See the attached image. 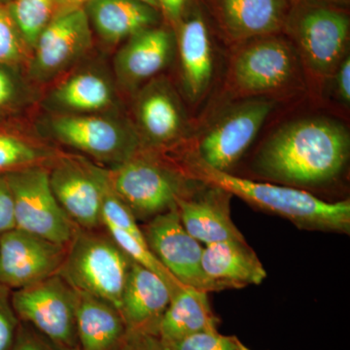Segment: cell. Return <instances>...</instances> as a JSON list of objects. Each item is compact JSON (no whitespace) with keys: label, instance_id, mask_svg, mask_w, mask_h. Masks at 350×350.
Returning a JSON list of instances; mask_svg holds the SVG:
<instances>
[{"label":"cell","instance_id":"1","mask_svg":"<svg viewBox=\"0 0 350 350\" xmlns=\"http://www.w3.org/2000/svg\"><path fill=\"white\" fill-rule=\"evenodd\" d=\"M350 133L337 119L303 117L278 126L262 142L253 161L258 176L291 187L331 183L347 167Z\"/></svg>","mask_w":350,"mask_h":350},{"label":"cell","instance_id":"2","mask_svg":"<svg viewBox=\"0 0 350 350\" xmlns=\"http://www.w3.org/2000/svg\"><path fill=\"white\" fill-rule=\"evenodd\" d=\"M165 155L187 178L223 189L260 211L287 219L299 229L349 234V200L326 202L303 189L219 172L182 149Z\"/></svg>","mask_w":350,"mask_h":350},{"label":"cell","instance_id":"3","mask_svg":"<svg viewBox=\"0 0 350 350\" xmlns=\"http://www.w3.org/2000/svg\"><path fill=\"white\" fill-rule=\"evenodd\" d=\"M225 89L232 100L293 98L308 92L305 71L283 33L250 39L231 48Z\"/></svg>","mask_w":350,"mask_h":350},{"label":"cell","instance_id":"4","mask_svg":"<svg viewBox=\"0 0 350 350\" xmlns=\"http://www.w3.org/2000/svg\"><path fill=\"white\" fill-rule=\"evenodd\" d=\"M283 34L300 57L308 91L319 94L349 53V8L294 0Z\"/></svg>","mask_w":350,"mask_h":350},{"label":"cell","instance_id":"5","mask_svg":"<svg viewBox=\"0 0 350 350\" xmlns=\"http://www.w3.org/2000/svg\"><path fill=\"white\" fill-rule=\"evenodd\" d=\"M34 125L59 148L103 167H116L142 148L130 117L124 111L59 114L39 109Z\"/></svg>","mask_w":350,"mask_h":350},{"label":"cell","instance_id":"6","mask_svg":"<svg viewBox=\"0 0 350 350\" xmlns=\"http://www.w3.org/2000/svg\"><path fill=\"white\" fill-rule=\"evenodd\" d=\"M108 172L113 190L137 221L145 222L174 208L198 183L165 154L144 148Z\"/></svg>","mask_w":350,"mask_h":350},{"label":"cell","instance_id":"7","mask_svg":"<svg viewBox=\"0 0 350 350\" xmlns=\"http://www.w3.org/2000/svg\"><path fill=\"white\" fill-rule=\"evenodd\" d=\"M131 262L103 228H78L59 273L76 291L109 301L120 312Z\"/></svg>","mask_w":350,"mask_h":350},{"label":"cell","instance_id":"8","mask_svg":"<svg viewBox=\"0 0 350 350\" xmlns=\"http://www.w3.org/2000/svg\"><path fill=\"white\" fill-rule=\"evenodd\" d=\"M200 133L193 147L182 149L219 172H231L275 109L268 98L236 100Z\"/></svg>","mask_w":350,"mask_h":350},{"label":"cell","instance_id":"9","mask_svg":"<svg viewBox=\"0 0 350 350\" xmlns=\"http://www.w3.org/2000/svg\"><path fill=\"white\" fill-rule=\"evenodd\" d=\"M94 43L84 8L57 14L32 47L25 75L42 92L91 57Z\"/></svg>","mask_w":350,"mask_h":350},{"label":"cell","instance_id":"10","mask_svg":"<svg viewBox=\"0 0 350 350\" xmlns=\"http://www.w3.org/2000/svg\"><path fill=\"white\" fill-rule=\"evenodd\" d=\"M129 117L142 148L167 153L187 138L190 124L183 101L172 82L162 75L133 94Z\"/></svg>","mask_w":350,"mask_h":350},{"label":"cell","instance_id":"11","mask_svg":"<svg viewBox=\"0 0 350 350\" xmlns=\"http://www.w3.org/2000/svg\"><path fill=\"white\" fill-rule=\"evenodd\" d=\"M5 175L12 190L16 228L68 245L79 227L55 197L48 167H32Z\"/></svg>","mask_w":350,"mask_h":350},{"label":"cell","instance_id":"12","mask_svg":"<svg viewBox=\"0 0 350 350\" xmlns=\"http://www.w3.org/2000/svg\"><path fill=\"white\" fill-rule=\"evenodd\" d=\"M78 292L59 275L14 290L11 301L20 321L64 345L79 349L76 329Z\"/></svg>","mask_w":350,"mask_h":350},{"label":"cell","instance_id":"13","mask_svg":"<svg viewBox=\"0 0 350 350\" xmlns=\"http://www.w3.org/2000/svg\"><path fill=\"white\" fill-rule=\"evenodd\" d=\"M48 172L53 193L69 219L81 229H101L107 167L64 150L48 167Z\"/></svg>","mask_w":350,"mask_h":350},{"label":"cell","instance_id":"14","mask_svg":"<svg viewBox=\"0 0 350 350\" xmlns=\"http://www.w3.org/2000/svg\"><path fill=\"white\" fill-rule=\"evenodd\" d=\"M40 110L59 114L124 111L112 70L92 57L42 91Z\"/></svg>","mask_w":350,"mask_h":350},{"label":"cell","instance_id":"15","mask_svg":"<svg viewBox=\"0 0 350 350\" xmlns=\"http://www.w3.org/2000/svg\"><path fill=\"white\" fill-rule=\"evenodd\" d=\"M214 33L234 47L250 39L282 33L294 0H198Z\"/></svg>","mask_w":350,"mask_h":350},{"label":"cell","instance_id":"16","mask_svg":"<svg viewBox=\"0 0 350 350\" xmlns=\"http://www.w3.org/2000/svg\"><path fill=\"white\" fill-rule=\"evenodd\" d=\"M142 229L149 250L179 282L206 293L218 291L202 271L204 247L186 231L176 206Z\"/></svg>","mask_w":350,"mask_h":350},{"label":"cell","instance_id":"17","mask_svg":"<svg viewBox=\"0 0 350 350\" xmlns=\"http://www.w3.org/2000/svg\"><path fill=\"white\" fill-rule=\"evenodd\" d=\"M68 245L15 229L0 236V284L21 289L61 271Z\"/></svg>","mask_w":350,"mask_h":350},{"label":"cell","instance_id":"18","mask_svg":"<svg viewBox=\"0 0 350 350\" xmlns=\"http://www.w3.org/2000/svg\"><path fill=\"white\" fill-rule=\"evenodd\" d=\"M175 36L172 27L161 24L131 36L113 57L112 73L122 96L133 94L158 77L172 63Z\"/></svg>","mask_w":350,"mask_h":350},{"label":"cell","instance_id":"19","mask_svg":"<svg viewBox=\"0 0 350 350\" xmlns=\"http://www.w3.org/2000/svg\"><path fill=\"white\" fill-rule=\"evenodd\" d=\"M172 31L184 96L189 103H200L213 82L215 55L214 31L198 0Z\"/></svg>","mask_w":350,"mask_h":350},{"label":"cell","instance_id":"20","mask_svg":"<svg viewBox=\"0 0 350 350\" xmlns=\"http://www.w3.org/2000/svg\"><path fill=\"white\" fill-rule=\"evenodd\" d=\"M197 182L196 187L176 202L186 231L206 245L225 241H245L232 222V196L216 186Z\"/></svg>","mask_w":350,"mask_h":350},{"label":"cell","instance_id":"21","mask_svg":"<svg viewBox=\"0 0 350 350\" xmlns=\"http://www.w3.org/2000/svg\"><path fill=\"white\" fill-rule=\"evenodd\" d=\"M84 10L94 38L108 47H119L163 21L159 9L147 0H92Z\"/></svg>","mask_w":350,"mask_h":350},{"label":"cell","instance_id":"22","mask_svg":"<svg viewBox=\"0 0 350 350\" xmlns=\"http://www.w3.org/2000/svg\"><path fill=\"white\" fill-rule=\"evenodd\" d=\"M170 299L169 285L160 276L135 261L131 262L120 306L128 330L158 335L159 324Z\"/></svg>","mask_w":350,"mask_h":350},{"label":"cell","instance_id":"23","mask_svg":"<svg viewBox=\"0 0 350 350\" xmlns=\"http://www.w3.org/2000/svg\"><path fill=\"white\" fill-rule=\"evenodd\" d=\"M202 267L218 291L259 285L267 278L266 269L246 241L207 244L202 250Z\"/></svg>","mask_w":350,"mask_h":350},{"label":"cell","instance_id":"24","mask_svg":"<svg viewBox=\"0 0 350 350\" xmlns=\"http://www.w3.org/2000/svg\"><path fill=\"white\" fill-rule=\"evenodd\" d=\"M34 118L0 122V174L49 167L64 151L39 133Z\"/></svg>","mask_w":350,"mask_h":350},{"label":"cell","instance_id":"25","mask_svg":"<svg viewBox=\"0 0 350 350\" xmlns=\"http://www.w3.org/2000/svg\"><path fill=\"white\" fill-rule=\"evenodd\" d=\"M76 329L80 350H114L128 331L116 306L81 292H78Z\"/></svg>","mask_w":350,"mask_h":350},{"label":"cell","instance_id":"26","mask_svg":"<svg viewBox=\"0 0 350 350\" xmlns=\"http://www.w3.org/2000/svg\"><path fill=\"white\" fill-rule=\"evenodd\" d=\"M207 294L184 286L172 295L159 324V337L170 344L200 332L217 330L220 319L214 313Z\"/></svg>","mask_w":350,"mask_h":350},{"label":"cell","instance_id":"27","mask_svg":"<svg viewBox=\"0 0 350 350\" xmlns=\"http://www.w3.org/2000/svg\"><path fill=\"white\" fill-rule=\"evenodd\" d=\"M41 94L25 71L0 64V122L34 118L40 109Z\"/></svg>","mask_w":350,"mask_h":350},{"label":"cell","instance_id":"28","mask_svg":"<svg viewBox=\"0 0 350 350\" xmlns=\"http://www.w3.org/2000/svg\"><path fill=\"white\" fill-rule=\"evenodd\" d=\"M8 8L32 50L41 32L55 17V0H13Z\"/></svg>","mask_w":350,"mask_h":350},{"label":"cell","instance_id":"29","mask_svg":"<svg viewBox=\"0 0 350 350\" xmlns=\"http://www.w3.org/2000/svg\"><path fill=\"white\" fill-rule=\"evenodd\" d=\"M31 49L25 42L8 5L0 3V64L25 71Z\"/></svg>","mask_w":350,"mask_h":350},{"label":"cell","instance_id":"30","mask_svg":"<svg viewBox=\"0 0 350 350\" xmlns=\"http://www.w3.org/2000/svg\"><path fill=\"white\" fill-rule=\"evenodd\" d=\"M101 223H103V227L112 226V227L118 228L129 232L138 241L146 243L144 232L138 225L137 219L131 213L129 207L124 204L123 200L120 199L118 195L113 190L109 176L103 189Z\"/></svg>","mask_w":350,"mask_h":350},{"label":"cell","instance_id":"31","mask_svg":"<svg viewBox=\"0 0 350 350\" xmlns=\"http://www.w3.org/2000/svg\"><path fill=\"white\" fill-rule=\"evenodd\" d=\"M172 350H251L237 336L216 331L200 332L170 342Z\"/></svg>","mask_w":350,"mask_h":350},{"label":"cell","instance_id":"32","mask_svg":"<svg viewBox=\"0 0 350 350\" xmlns=\"http://www.w3.org/2000/svg\"><path fill=\"white\" fill-rule=\"evenodd\" d=\"M12 291L0 284V350H11L17 336L20 320L11 301Z\"/></svg>","mask_w":350,"mask_h":350},{"label":"cell","instance_id":"33","mask_svg":"<svg viewBox=\"0 0 350 350\" xmlns=\"http://www.w3.org/2000/svg\"><path fill=\"white\" fill-rule=\"evenodd\" d=\"M11 350H80L59 344L46 337L25 322L20 321L17 336Z\"/></svg>","mask_w":350,"mask_h":350},{"label":"cell","instance_id":"34","mask_svg":"<svg viewBox=\"0 0 350 350\" xmlns=\"http://www.w3.org/2000/svg\"><path fill=\"white\" fill-rule=\"evenodd\" d=\"M114 350H172V349L157 334L128 330L123 340Z\"/></svg>","mask_w":350,"mask_h":350},{"label":"cell","instance_id":"35","mask_svg":"<svg viewBox=\"0 0 350 350\" xmlns=\"http://www.w3.org/2000/svg\"><path fill=\"white\" fill-rule=\"evenodd\" d=\"M12 190L5 174H0V236L15 229Z\"/></svg>","mask_w":350,"mask_h":350},{"label":"cell","instance_id":"36","mask_svg":"<svg viewBox=\"0 0 350 350\" xmlns=\"http://www.w3.org/2000/svg\"><path fill=\"white\" fill-rule=\"evenodd\" d=\"M165 24L172 29L183 19L196 0H155Z\"/></svg>","mask_w":350,"mask_h":350},{"label":"cell","instance_id":"37","mask_svg":"<svg viewBox=\"0 0 350 350\" xmlns=\"http://www.w3.org/2000/svg\"><path fill=\"white\" fill-rule=\"evenodd\" d=\"M335 93L338 101L345 107H349L350 103V56L349 54L342 59L340 66L332 78Z\"/></svg>","mask_w":350,"mask_h":350},{"label":"cell","instance_id":"38","mask_svg":"<svg viewBox=\"0 0 350 350\" xmlns=\"http://www.w3.org/2000/svg\"><path fill=\"white\" fill-rule=\"evenodd\" d=\"M92 0H55V16L84 8ZM157 7L155 0H147ZM158 8V7H157Z\"/></svg>","mask_w":350,"mask_h":350},{"label":"cell","instance_id":"39","mask_svg":"<svg viewBox=\"0 0 350 350\" xmlns=\"http://www.w3.org/2000/svg\"><path fill=\"white\" fill-rule=\"evenodd\" d=\"M310 1L322 2V3L333 4L340 7L349 8L350 0H310Z\"/></svg>","mask_w":350,"mask_h":350},{"label":"cell","instance_id":"40","mask_svg":"<svg viewBox=\"0 0 350 350\" xmlns=\"http://www.w3.org/2000/svg\"><path fill=\"white\" fill-rule=\"evenodd\" d=\"M11 1H13V0H0V3H3L6 4V5H8Z\"/></svg>","mask_w":350,"mask_h":350}]
</instances>
